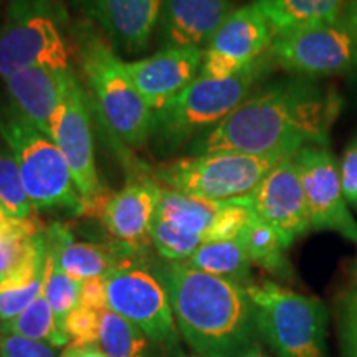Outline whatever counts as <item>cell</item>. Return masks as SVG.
I'll use <instances>...</instances> for the list:
<instances>
[{
  "label": "cell",
  "instance_id": "cell-43",
  "mask_svg": "<svg viewBox=\"0 0 357 357\" xmlns=\"http://www.w3.org/2000/svg\"><path fill=\"white\" fill-rule=\"evenodd\" d=\"M181 357H199V356H184V354H182Z\"/></svg>",
  "mask_w": 357,
  "mask_h": 357
},
{
  "label": "cell",
  "instance_id": "cell-9",
  "mask_svg": "<svg viewBox=\"0 0 357 357\" xmlns=\"http://www.w3.org/2000/svg\"><path fill=\"white\" fill-rule=\"evenodd\" d=\"M105 278L109 310L144 331L167 357H181V333L162 280L129 258Z\"/></svg>",
  "mask_w": 357,
  "mask_h": 357
},
{
  "label": "cell",
  "instance_id": "cell-3",
  "mask_svg": "<svg viewBox=\"0 0 357 357\" xmlns=\"http://www.w3.org/2000/svg\"><path fill=\"white\" fill-rule=\"evenodd\" d=\"M271 58L261 56L230 78L199 77L154 113L151 137L162 151L176 149L215 128L238 108L270 71Z\"/></svg>",
  "mask_w": 357,
  "mask_h": 357
},
{
  "label": "cell",
  "instance_id": "cell-36",
  "mask_svg": "<svg viewBox=\"0 0 357 357\" xmlns=\"http://www.w3.org/2000/svg\"><path fill=\"white\" fill-rule=\"evenodd\" d=\"M341 339L344 357H357V291H352L342 303Z\"/></svg>",
  "mask_w": 357,
  "mask_h": 357
},
{
  "label": "cell",
  "instance_id": "cell-19",
  "mask_svg": "<svg viewBox=\"0 0 357 357\" xmlns=\"http://www.w3.org/2000/svg\"><path fill=\"white\" fill-rule=\"evenodd\" d=\"M70 73V68L55 70L37 66L6 78V89L13 108L48 137L52 116L63 95Z\"/></svg>",
  "mask_w": 357,
  "mask_h": 357
},
{
  "label": "cell",
  "instance_id": "cell-27",
  "mask_svg": "<svg viewBox=\"0 0 357 357\" xmlns=\"http://www.w3.org/2000/svg\"><path fill=\"white\" fill-rule=\"evenodd\" d=\"M0 333L15 334V336L32 339V341L45 342L53 349H61V347L65 349L70 342L63 329L58 326L55 312L45 296L43 289L17 318L0 324Z\"/></svg>",
  "mask_w": 357,
  "mask_h": 357
},
{
  "label": "cell",
  "instance_id": "cell-26",
  "mask_svg": "<svg viewBox=\"0 0 357 357\" xmlns=\"http://www.w3.org/2000/svg\"><path fill=\"white\" fill-rule=\"evenodd\" d=\"M252 265L261 266L270 273L288 278L291 275L287 250L289 245L273 227L260 220L257 215L250 220L238 236Z\"/></svg>",
  "mask_w": 357,
  "mask_h": 357
},
{
  "label": "cell",
  "instance_id": "cell-23",
  "mask_svg": "<svg viewBox=\"0 0 357 357\" xmlns=\"http://www.w3.org/2000/svg\"><path fill=\"white\" fill-rule=\"evenodd\" d=\"M275 35L341 19L344 0H257Z\"/></svg>",
  "mask_w": 357,
  "mask_h": 357
},
{
  "label": "cell",
  "instance_id": "cell-35",
  "mask_svg": "<svg viewBox=\"0 0 357 357\" xmlns=\"http://www.w3.org/2000/svg\"><path fill=\"white\" fill-rule=\"evenodd\" d=\"M339 172H341L342 192L347 204L357 211V136L347 144L341 162H339Z\"/></svg>",
  "mask_w": 357,
  "mask_h": 357
},
{
  "label": "cell",
  "instance_id": "cell-16",
  "mask_svg": "<svg viewBox=\"0 0 357 357\" xmlns=\"http://www.w3.org/2000/svg\"><path fill=\"white\" fill-rule=\"evenodd\" d=\"M160 185L158 181L131 182L113 192L101 212V222L111 236L128 253L141 252L151 245V229L158 208Z\"/></svg>",
  "mask_w": 357,
  "mask_h": 357
},
{
  "label": "cell",
  "instance_id": "cell-24",
  "mask_svg": "<svg viewBox=\"0 0 357 357\" xmlns=\"http://www.w3.org/2000/svg\"><path fill=\"white\" fill-rule=\"evenodd\" d=\"M184 263L205 273L235 281L245 288L252 284V261L238 238L200 245Z\"/></svg>",
  "mask_w": 357,
  "mask_h": 357
},
{
  "label": "cell",
  "instance_id": "cell-4",
  "mask_svg": "<svg viewBox=\"0 0 357 357\" xmlns=\"http://www.w3.org/2000/svg\"><path fill=\"white\" fill-rule=\"evenodd\" d=\"M0 137L15 159L35 212L65 208L82 213L79 197L65 155L50 137L8 105H0Z\"/></svg>",
  "mask_w": 357,
  "mask_h": 357
},
{
  "label": "cell",
  "instance_id": "cell-13",
  "mask_svg": "<svg viewBox=\"0 0 357 357\" xmlns=\"http://www.w3.org/2000/svg\"><path fill=\"white\" fill-rule=\"evenodd\" d=\"M275 30L258 2L248 3L223 20L207 48H204L200 77L230 78L260 60L270 50Z\"/></svg>",
  "mask_w": 357,
  "mask_h": 357
},
{
  "label": "cell",
  "instance_id": "cell-40",
  "mask_svg": "<svg viewBox=\"0 0 357 357\" xmlns=\"http://www.w3.org/2000/svg\"><path fill=\"white\" fill-rule=\"evenodd\" d=\"M347 91H349L352 102L357 106V68L347 75Z\"/></svg>",
  "mask_w": 357,
  "mask_h": 357
},
{
  "label": "cell",
  "instance_id": "cell-11",
  "mask_svg": "<svg viewBox=\"0 0 357 357\" xmlns=\"http://www.w3.org/2000/svg\"><path fill=\"white\" fill-rule=\"evenodd\" d=\"M271 61L296 77L319 79L349 75L357 68V30L339 19L275 35Z\"/></svg>",
  "mask_w": 357,
  "mask_h": 357
},
{
  "label": "cell",
  "instance_id": "cell-2",
  "mask_svg": "<svg viewBox=\"0 0 357 357\" xmlns=\"http://www.w3.org/2000/svg\"><path fill=\"white\" fill-rule=\"evenodd\" d=\"M178 333L199 357H238L257 346V324L247 288L195 270L184 261L160 266Z\"/></svg>",
  "mask_w": 357,
  "mask_h": 357
},
{
  "label": "cell",
  "instance_id": "cell-15",
  "mask_svg": "<svg viewBox=\"0 0 357 357\" xmlns=\"http://www.w3.org/2000/svg\"><path fill=\"white\" fill-rule=\"evenodd\" d=\"M202 58L204 50L197 47L164 48L126 66L137 91L155 113L199 77Z\"/></svg>",
  "mask_w": 357,
  "mask_h": 357
},
{
  "label": "cell",
  "instance_id": "cell-25",
  "mask_svg": "<svg viewBox=\"0 0 357 357\" xmlns=\"http://www.w3.org/2000/svg\"><path fill=\"white\" fill-rule=\"evenodd\" d=\"M98 346L109 357H167L162 347L155 344L144 331L109 307L101 311Z\"/></svg>",
  "mask_w": 357,
  "mask_h": 357
},
{
  "label": "cell",
  "instance_id": "cell-33",
  "mask_svg": "<svg viewBox=\"0 0 357 357\" xmlns=\"http://www.w3.org/2000/svg\"><path fill=\"white\" fill-rule=\"evenodd\" d=\"M101 311L78 305L66 316L63 331L71 344L93 346L100 342Z\"/></svg>",
  "mask_w": 357,
  "mask_h": 357
},
{
  "label": "cell",
  "instance_id": "cell-29",
  "mask_svg": "<svg viewBox=\"0 0 357 357\" xmlns=\"http://www.w3.org/2000/svg\"><path fill=\"white\" fill-rule=\"evenodd\" d=\"M42 234V223L35 217H8L0 222V276L10 271L25 257L33 240Z\"/></svg>",
  "mask_w": 357,
  "mask_h": 357
},
{
  "label": "cell",
  "instance_id": "cell-5",
  "mask_svg": "<svg viewBox=\"0 0 357 357\" xmlns=\"http://www.w3.org/2000/svg\"><path fill=\"white\" fill-rule=\"evenodd\" d=\"M79 58L89 91L116 137L131 146L149 141L154 111L137 91L126 61L116 55L113 45L86 30L79 42Z\"/></svg>",
  "mask_w": 357,
  "mask_h": 357
},
{
  "label": "cell",
  "instance_id": "cell-37",
  "mask_svg": "<svg viewBox=\"0 0 357 357\" xmlns=\"http://www.w3.org/2000/svg\"><path fill=\"white\" fill-rule=\"evenodd\" d=\"M79 305L96 311H102L108 307V293H106L105 276H95V278L82 281Z\"/></svg>",
  "mask_w": 357,
  "mask_h": 357
},
{
  "label": "cell",
  "instance_id": "cell-21",
  "mask_svg": "<svg viewBox=\"0 0 357 357\" xmlns=\"http://www.w3.org/2000/svg\"><path fill=\"white\" fill-rule=\"evenodd\" d=\"M47 245L53 250L65 273L78 281L106 276L119 263L128 260L116 250L96 243L73 242L70 230L60 223L47 230Z\"/></svg>",
  "mask_w": 357,
  "mask_h": 357
},
{
  "label": "cell",
  "instance_id": "cell-14",
  "mask_svg": "<svg viewBox=\"0 0 357 357\" xmlns=\"http://www.w3.org/2000/svg\"><path fill=\"white\" fill-rule=\"evenodd\" d=\"M242 202L283 236L289 247L311 230V218L293 155L271 169Z\"/></svg>",
  "mask_w": 357,
  "mask_h": 357
},
{
  "label": "cell",
  "instance_id": "cell-1",
  "mask_svg": "<svg viewBox=\"0 0 357 357\" xmlns=\"http://www.w3.org/2000/svg\"><path fill=\"white\" fill-rule=\"evenodd\" d=\"M342 106L333 84L303 77L280 79L257 89L229 118L195 137L190 153L293 155L305 146L328 147Z\"/></svg>",
  "mask_w": 357,
  "mask_h": 357
},
{
  "label": "cell",
  "instance_id": "cell-41",
  "mask_svg": "<svg viewBox=\"0 0 357 357\" xmlns=\"http://www.w3.org/2000/svg\"><path fill=\"white\" fill-rule=\"evenodd\" d=\"M238 357H270V356H266L265 352H263L261 349H260V346H253V347H250V349L247 351V352H243L242 356H238Z\"/></svg>",
  "mask_w": 357,
  "mask_h": 357
},
{
  "label": "cell",
  "instance_id": "cell-22",
  "mask_svg": "<svg viewBox=\"0 0 357 357\" xmlns=\"http://www.w3.org/2000/svg\"><path fill=\"white\" fill-rule=\"evenodd\" d=\"M222 204L223 202L192 197V195L160 185L155 218L171 223L187 234L200 236L205 243L208 231L220 212Z\"/></svg>",
  "mask_w": 357,
  "mask_h": 357
},
{
  "label": "cell",
  "instance_id": "cell-31",
  "mask_svg": "<svg viewBox=\"0 0 357 357\" xmlns=\"http://www.w3.org/2000/svg\"><path fill=\"white\" fill-rule=\"evenodd\" d=\"M151 242L159 255L167 261H185L190 255H194L200 245H204L200 236L187 234L155 217L151 229Z\"/></svg>",
  "mask_w": 357,
  "mask_h": 357
},
{
  "label": "cell",
  "instance_id": "cell-20",
  "mask_svg": "<svg viewBox=\"0 0 357 357\" xmlns=\"http://www.w3.org/2000/svg\"><path fill=\"white\" fill-rule=\"evenodd\" d=\"M47 231L33 240L25 257L0 276V324L20 314L43 289Z\"/></svg>",
  "mask_w": 357,
  "mask_h": 357
},
{
  "label": "cell",
  "instance_id": "cell-34",
  "mask_svg": "<svg viewBox=\"0 0 357 357\" xmlns=\"http://www.w3.org/2000/svg\"><path fill=\"white\" fill-rule=\"evenodd\" d=\"M0 357H56L52 346L15 334L0 333Z\"/></svg>",
  "mask_w": 357,
  "mask_h": 357
},
{
  "label": "cell",
  "instance_id": "cell-38",
  "mask_svg": "<svg viewBox=\"0 0 357 357\" xmlns=\"http://www.w3.org/2000/svg\"><path fill=\"white\" fill-rule=\"evenodd\" d=\"M60 357H109L98 344L93 346H78L68 344L61 351Z\"/></svg>",
  "mask_w": 357,
  "mask_h": 357
},
{
  "label": "cell",
  "instance_id": "cell-28",
  "mask_svg": "<svg viewBox=\"0 0 357 357\" xmlns=\"http://www.w3.org/2000/svg\"><path fill=\"white\" fill-rule=\"evenodd\" d=\"M79 291L82 281L73 280L63 271L58 263L53 250L47 245V258H45L43 293L55 312L56 323L63 329L66 316L79 305Z\"/></svg>",
  "mask_w": 357,
  "mask_h": 357
},
{
  "label": "cell",
  "instance_id": "cell-32",
  "mask_svg": "<svg viewBox=\"0 0 357 357\" xmlns=\"http://www.w3.org/2000/svg\"><path fill=\"white\" fill-rule=\"evenodd\" d=\"M253 217H255V213L252 212L248 205L242 202V199L223 202L205 243L236 240Z\"/></svg>",
  "mask_w": 357,
  "mask_h": 357
},
{
  "label": "cell",
  "instance_id": "cell-18",
  "mask_svg": "<svg viewBox=\"0 0 357 357\" xmlns=\"http://www.w3.org/2000/svg\"><path fill=\"white\" fill-rule=\"evenodd\" d=\"M230 0H164L159 35L164 48L207 47L230 15Z\"/></svg>",
  "mask_w": 357,
  "mask_h": 357
},
{
  "label": "cell",
  "instance_id": "cell-6",
  "mask_svg": "<svg viewBox=\"0 0 357 357\" xmlns=\"http://www.w3.org/2000/svg\"><path fill=\"white\" fill-rule=\"evenodd\" d=\"M255 312L258 336L278 357H328L323 303L291 291L273 281L252 283L247 288Z\"/></svg>",
  "mask_w": 357,
  "mask_h": 357
},
{
  "label": "cell",
  "instance_id": "cell-39",
  "mask_svg": "<svg viewBox=\"0 0 357 357\" xmlns=\"http://www.w3.org/2000/svg\"><path fill=\"white\" fill-rule=\"evenodd\" d=\"M341 17L357 30V0H347Z\"/></svg>",
  "mask_w": 357,
  "mask_h": 357
},
{
  "label": "cell",
  "instance_id": "cell-30",
  "mask_svg": "<svg viewBox=\"0 0 357 357\" xmlns=\"http://www.w3.org/2000/svg\"><path fill=\"white\" fill-rule=\"evenodd\" d=\"M0 205L10 217H35L33 205L25 192L19 166L12 153H7L2 147H0Z\"/></svg>",
  "mask_w": 357,
  "mask_h": 357
},
{
  "label": "cell",
  "instance_id": "cell-8",
  "mask_svg": "<svg viewBox=\"0 0 357 357\" xmlns=\"http://www.w3.org/2000/svg\"><path fill=\"white\" fill-rule=\"evenodd\" d=\"M37 66L70 68L60 15L52 0H12L0 26V78Z\"/></svg>",
  "mask_w": 357,
  "mask_h": 357
},
{
  "label": "cell",
  "instance_id": "cell-42",
  "mask_svg": "<svg viewBox=\"0 0 357 357\" xmlns=\"http://www.w3.org/2000/svg\"><path fill=\"white\" fill-rule=\"evenodd\" d=\"M8 217H10V215H8V213H7L6 211H3V207H2V205H0V222L7 220Z\"/></svg>",
  "mask_w": 357,
  "mask_h": 357
},
{
  "label": "cell",
  "instance_id": "cell-17",
  "mask_svg": "<svg viewBox=\"0 0 357 357\" xmlns=\"http://www.w3.org/2000/svg\"><path fill=\"white\" fill-rule=\"evenodd\" d=\"M164 0H84V7L113 47L136 53L146 50L159 25Z\"/></svg>",
  "mask_w": 357,
  "mask_h": 357
},
{
  "label": "cell",
  "instance_id": "cell-12",
  "mask_svg": "<svg viewBox=\"0 0 357 357\" xmlns=\"http://www.w3.org/2000/svg\"><path fill=\"white\" fill-rule=\"evenodd\" d=\"M311 218V229L336 231L357 242V222L349 211L336 158L324 146H305L293 154Z\"/></svg>",
  "mask_w": 357,
  "mask_h": 357
},
{
  "label": "cell",
  "instance_id": "cell-10",
  "mask_svg": "<svg viewBox=\"0 0 357 357\" xmlns=\"http://www.w3.org/2000/svg\"><path fill=\"white\" fill-rule=\"evenodd\" d=\"M50 137L65 155L82 197L79 215L100 218L113 192L106 189L98 177L86 93L73 71L66 79L63 95L52 116Z\"/></svg>",
  "mask_w": 357,
  "mask_h": 357
},
{
  "label": "cell",
  "instance_id": "cell-7",
  "mask_svg": "<svg viewBox=\"0 0 357 357\" xmlns=\"http://www.w3.org/2000/svg\"><path fill=\"white\" fill-rule=\"evenodd\" d=\"M287 154L250 155L240 153H208L178 158L154 169L159 184L213 202L248 197L271 169Z\"/></svg>",
  "mask_w": 357,
  "mask_h": 357
}]
</instances>
